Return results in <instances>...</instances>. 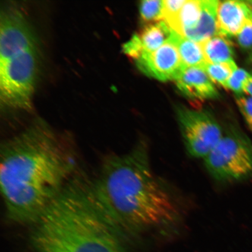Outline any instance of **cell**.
Returning <instances> with one entry per match:
<instances>
[{"label": "cell", "instance_id": "6da1fadb", "mask_svg": "<svg viewBox=\"0 0 252 252\" xmlns=\"http://www.w3.org/2000/svg\"><path fill=\"white\" fill-rule=\"evenodd\" d=\"M74 147L42 122L1 146L0 185L9 220L35 223L71 182Z\"/></svg>", "mask_w": 252, "mask_h": 252}, {"label": "cell", "instance_id": "7a4b0ae2", "mask_svg": "<svg viewBox=\"0 0 252 252\" xmlns=\"http://www.w3.org/2000/svg\"><path fill=\"white\" fill-rule=\"evenodd\" d=\"M90 184L100 209L121 233L168 226L180 218L174 197L151 168L144 141L109 157Z\"/></svg>", "mask_w": 252, "mask_h": 252}, {"label": "cell", "instance_id": "3957f363", "mask_svg": "<svg viewBox=\"0 0 252 252\" xmlns=\"http://www.w3.org/2000/svg\"><path fill=\"white\" fill-rule=\"evenodd\" d=\"M35 224L31 239L37 252H125L90 182L71 181Z\"/></svg>", "mask_w": 252, "mask_h": 252}, {"label": "cell", "instance_id": "277c9868", "mask_svg": "<svg viewBox=\"0 0 252 252\" xmlns=\"http://www.w3.org/2000/svg\"><path fill=\"white\" fill-rule=\"evenodd\" d=\"M40 63L37 43L0 51V95L4 105L31 108Z\"/></svg>", "mask_w": 252, "mask_h": 252}, {"label": "cell", "instance_id": "5b68a950", "mask_svg": "<svg viewBox=\"0 0 252 252\" xmlns=\"http://www.w3.org/2000/svg\"><path fill=\"white\" fill-rule=\"evenodd\" d=\"M210 175L220 182H234L252 177V143L238 128L231 126L203 159Z\"/></svg>", "mask_w": 252, "mask_h": 252}, {"label": "cell", "instance_id": "8992f818", "mask_svg": "<svg viewBox=\"0 0 252 252\" xmlns=\"http://www.w3.org/2000/svg\"><path fill=\"white\" fill-rule=\"evenodd\" d=\"M178 119L185 149L192 157L204 159L222 137L221 127L209 113L179 108Z\"/></svg>", "mask_w": 252, "mask_h": 252}, {"label": "cell", "instance_id": "52a82bcc", "mask_svg": "<svg viewBox=\"0 0 252 252\" xmlns=\"http://www.w3.org/2000/svg\"><path fill=\"white\" fill-rule=\"evenodd\" d=\"M135 61L144 74L162 81L175 80L185 67L177 48L169 40L156 51L144 53Z\"/></svg>", "mask_w": 252, "mask_h": 252}, {"label": "cell", "instance_id": "ba28073f", "mask_svg": "<svg viewBox=\"0 0 252 252\" xmlns=\"http://www.w3.org/2000/svg\"><path fill=\"white\" fill-rule=\"evenodd\" d=\"M252 13V2L239 0L220 1L217 9L219 34L227 38L236 37Z\"/></svg>", "mask_w": 252, "mask_h": 252}, {"label": "cell", "instance_id": "9c48e42d", "mask_svg": "<svg viewBox=\"0 0 252 252\" xmlns=\"http://www.w3.org/2000/svg\"><path fill=\"white\" fill-rule=\"evenodd\" d=\"M175 81L179 90L191 99L202 100L219 96L212 80L203 68L184 67Z\"/></svg>", "mask_w": 252, "mask_h": 252}, {"label": "cell", "instance_id": "30bf717a", "mask_svg": "<svg viewBox=\"0 0 252 252\" xmlns=\"http://www.w3.org/2000/svg\"><path fill=\"white\" fill-rule=\"evenodd\" d=\"M219 3L216 0L201 1V14L199 23L194 29L184 32L182 36L200 43L219 34L217 26Z\"/></svg>", "mask_w": 252, "mask_h": 252}, {"label": "cell", "instance_id": "8fae6325", "mask_svg": "<svg viewBox=\"0 0 252 252\" xmlns=\"http://www.w3.org/2000/svg\"><path fill=\"white\" fill-rule=\"evenodd\" d=\"M169 40L177 48L185 67L203 68L207 61L200 43L188 39L173 30Z\"/></svg>", "mask_w": 252, "mask_h": 252}, {"label": "cell", "instance_id": "7c38bea8", "mask_svg": "<svg viewBox=\"0 0 252 252\" xmlns=\"http://www.w3.org/2000/svg\"><path fill=\"white\" fill-rule=\"evenodd\" d=\"M172 31L164 21L145 27L141 33L137 34L143 54L156 51L164 45L169 40Z\"/></svg>", "mask_w": 252, "mask_h": 252}, {"label": "cell", "instance_id": "4fadbf2b", "mask_svg": "<svg viewBox=\"0 0 252 252\" xmlns=\"http://www.w3.org/2000/svg\"><path fill=\"white\" fill-rule=\"evenodd\" d=\"M207 63H224L234 62V50L227 37L217 34L200 43Z\"/></svg>", "mask_w": 252, "mask_h": 252}, {"label": "cell", "instance_id": "5bb4252c", "mask_svg": "<svg viewBox=\"0 0 252 252\" xmlns=\"http://www.w3.org/2000/svg\"><path fill=\"white\" fill-rule=\"evenodd\" d=\"M201 14V1H187L176 17L166 24L172 30L182 35L184 32L197 27Z\"/></svg>", "mask_w": 252, "mask_h": 252}, {"label": "cell", "instance_id": "9a60e30c", "mask_svg": "<svg viewBox=\"0 0 252 252\" xmlns=\"http://www.w3.org/2000/svg\"><path fill=\"white\" fill-rule=\"evenodd\" d=\"M238 68L234 61L217 64L207 62L203 69L214 83L226 88L229 78Z\"/></svg>", "mask_w": 252, "mask_h": 252}, {"label": "cell", "instance_id": "2e32d148", "mask_svg": "<svg viewBox=\"0 0 252 252\" xmlns=\"http://www.w3.org/2000/svg\"><path fill=\"white\" fill-rule=\"evenodd\" d=\"M163 1L144 0L140 3V11L142 20L146 23L156 22L163 19Z\"/></svg>", "mask_w": 252, "mask_h": 252}, {"label": "cell", "instance_id": "e0dca14e", "mask_svg": "<svg viewBox=\"0 0 252 252\" xmlns=\"http://www.w3.org/2000/svg\"><path fill=\"white\" fill-rule=\"evenodd\" d=\"M250 73L242 68H238L229 78L226 88L237 94L238 96L244 94V87L246 82L250 78Z\"/></svg>", "mask_w": 252, "mask_h": 252}, {"label": "cell", "instance_id": "ac0fdd59", "mask_svg": "<svg viewBox=\"0 0 252 252\" xmlns=\"http://www.w3.org/2000/svg\"><path fill=\"white\" fill-rule=\"evenodd\" d=\"M236 102L246 124L252 131V97L242 94L236 97Z\"/></svg>", "mask_w": 252, "mask_h": 252}, {"label": "cell", "instance_id": "d6986e66", "mask_svg": "<svg viewBox=\"0 0 252 252\" xmlns=\"http://www.w3.org/2000/svg\"><path fill=\"white\" fill-rule=\"evenodd\" d=\"M236 37L242 48L247 50L252 48V13Z\"/></svg>", "mask_w": 252, "mask_h": 252}, {"label": "cell", "instance_id": "ffe728a7", "mask_svg": "<svg viewBox=\"0 0 252 252\" xmlns=\"http://www.w3.org/2000/svg\"><path fill=\"white\" fill-rule=\"evenodd\" d=\"M185 0H166L163 1V20L168 23L175 17L184 5Z\"/></svg>", "mask_w": 252, "mask_h": 252}, {"label": "cell", "instance_id": "44dd1931", "mask_svg": "<svg viewBox=\"0 0 252 252\" xmlns=\"http://www.w3.org/2000/svg\"><path fill=\"white\" fill-rule=\"evenodd\" d=\"M244 94L246 95L252 97V74L245 84L244 87Z\"/></svg>", "mask_w": 252, "mask_h": 252}, {"label": "cell", "instance_id": "7402d4cb", "mask_svg": "<svg viewBox=\"0 0 252 252\" xmlns=\"http://www.w3.org/2000/svg\"><path fill=\"white\" fill-rule=\"evenodd\" d=\"M251 61L252 62V55H251Z\"/></svg>", "mask_w": 252, "mask_h": 252}]
</instances>
